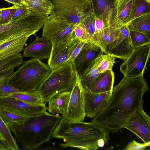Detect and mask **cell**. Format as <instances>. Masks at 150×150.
I'll return each mask as SVG.
<instances>
[{
  "label": "cell",
  "instance_id": "obj_14",
  "mask_svg": "<svg viewBox=\"0 0 150 150\" xmlns=\"http://www.w3.org/2000/svg\"><path fill=\"white\" fill-rule=\"evenodd\" d=\"M0 108H3L28 117L46 112L45 105L27 103L7 96H0Z\"/></svg>",
  "mask_w": 150,
  "mask_h": 150
},
{
  "label": "cell",
  "instance_id": "obj_16",
  "mask_svg": "<svg viewBox=\"0 0 150 150\" xmlns=\"http://www.w3.org/2000/svg\"><path fill=\"white\" fill-rule=\"evenodd\" d=\"M120 33L113 42L108 54L116 58L125 59L132 51L127 25H124L119 28Z\"/></svg>",
  "mask_w": 150,
  "mask_h": 150
},
{
  "label": "cell",
  "instance_id": "obj_21",
  "mask_svg": "<svg viewBox=\"0 0 150 150\" xmlns=\"http://www.w3.org/2000/svg\"><path fill=\"white\" fill-rule=\"evenodd\" d=\"M71 91L62 92L53 96L48 102V112L52 114L62 115L67 108Z\"/></svg>",
  "mask_w": 150,
  "mask_h": 150
},
{
  "label": "cell",
  "instance_id": "obj_8",
  "mask_svg": "<svg viewBox=\"0 0 150 150\" xmlns=\"http://www.w3.org/2000/svg\"><path fill=\"white\" fill-rule=\"evenodd\" d=\"M150 52V43L133 49L120 66V72L124 76L143 78L149 59Z\"/></svg>",
  "mask_w": 150,
  "mask_h": 150
},
{
  "label": "cell",
  "instance_id": "obj_23",
  "mask_svg": "<svg viewBox=\"0 0 150 150\" xmlns=\"http://www.w3.org/2000/svg\"><path fill=\"white\" fill-rule=\"evenodd\" d=\"M120 33L119 28L109 26L103 30L98 45L105 54H108L114 40Z\"/></svg>",
  "mask_w": 150,
  "mask_h": 150
},
{
  "label": "cell",
  "instance_id": "obj_37",
  "mask_svg": "<svg viewBox=\"0 0 150 150\" xmlns=\"http://www.w3.org/2000/svg\"><path fill=\"white\" fill-rule=\"evenodd\" d=\"M74 32L75 36L80 40L85 43L91 42L89 35L82 23H80L76 25Z\"/></svg>",
  "mask_w": 150,
  "mask_h": 150
},
{
  "label": "cell",
  "instance_id": "obj_39",
  "mask_svg": "<svg viewBox=\"0 0 150 150\" xmlns=\"http://www.w3.org/2000/svg\"><path fill=\"white\" fill-rule=\"evenodd\" d=\"M31 12L24 4L19 5L12 18V22H14L29 15Z\"/></svg>",
  "mask_w": 150,
  "mask_h": 150
},
{
  "label": "cell",
  "instance_id": "obj_13",
  "mask_svg": "<svg viewBox=\"0 0 150 150\" xmlns=\"http://www.w3.org/2000/svg\"><path fill=\"white\" fill-rule=\"evenodd\" d=\"M123 128L133 133L144 143H150V117L143 109L134 112Z\"/></svg>",
  "mask_w": 150,
  "mask_h": 150
},
{
  "label": "cell",
  "instance_id": "obj_35",
  "mask_svg": "<svg viewBox=\"0 0 150 150\" xmlns=\"http://www.w3.org/2000/svg\"><path fill=\"white\" fill-rule=\"evenodd\" d=\"M96 16L92 8L81 23L85 26L92 42L95 30Z\"/></svg>",
  "mask_w": 150,
  "mask_h": 150
},
{
  "label": "cell",
  "instance_id": "obj_6",
  "mask_svg": "<svg viewBox=\"0 0 150 150\" xmlns=\"http://www.w3.org/2000/svg\"><path fill=\"white\" fill-rule=\"evenodd\" d=\"M49 16L31 11L28 16L0 25V41L22 35L29 37L43 28Z\"/></svg>",
  "mask_w": 150,
  "mask_h": 150
},
{
  "label": "cell",
  "instance_id": "obj_12",
  "mask_svg": "<svg viewBox=\"0 0 150 150\" xmlns=\"http://www.w3.org/2000/svg\"><path fill=\"white\" fill-rule=\"evenodd\" d=\"M103 53H104L102 49L95 43L90 42L85 44L72 63L74 70L77 73L80 78L96 59Z\"/></svg>",
  "mask_w": 150,
  "mask_h": 150
},
{
  "label": "cell",
  "instance_id": "obj_1",
  "mask_svg": "<svg viewBox=\"0 0 150 150\" xmlns=\"http://www.w3.org/2000/svg\"><path fill=\"white\" fill-rule=\"evenodd\" d=\"M148 89L143 78L124 76L113 88L107 105L91 121L110 133L118 131L134 112L143 109V96Z\"/></svg>",
  "mask_w": 150,
  "mask_h": 150
},
{
  "label": "cell",
  "instance_id": "obj_40",
  "mask_svg": "<svg viewBox=\"0 0 150 150\" xmlns=\"http://www.w3.org/2000/svg\"><path fill=\"white\" fill-rule=\"evenodd\" d=\"M150 143H141L135 140L129 142L123 149L125 150H143L150 146Z\"/></svg>",
  "mask_w": 150,
  "mask_h": 150
},
{
  "label": "cell",
  "instance_id": "obj_4",
  "mask_svg": "<svg viewBox=\"0 0 150 150\" xmlns=\"http://www.w3.org/2000/svg\"><path fill=\"white\" fill-rule=\"evenodd\" d=\"M9 78L8 84L21 91H37L50 74L48 65L34 58L24 62Z\"/></svg>",
  "mask_w": 150,
  "mask_h": 150
},
{
  "label": "cell",
  "instance_id": "obj_38",
  "mask_svg": "<svg viewBox=\"0 0 150 150\" xmlns=\"http://www.w3.org/2000/svg\"><path fill=\"white\" fill-rule=\"evenodd\" d=\"M107 28L103 21L96 17L95 30L92 42L98 45L104 29Z\"/></svg>",
  "mask_w": 150,
  "mask_h": 150
},
{
  "label": "cell",
  "instance_id": "obj_18",
  "mask_svg": "<svg viewBox=\"0 0 150 150\" xmlns=\"http://www.w3.org/2000/svg\"><path fill=\"white\" fill-rule=\"evenodd\" d=\"M29 37L22 35L0 40V61L20 53Z\"/></svg>",
  "mask_w": 150,
  "mask_h": 150
},
{
  "label": "cell",
  "instance_id": "obj_7",
  "mask_svg": "<svg viewBox=\"0 0 150 150\" xmlns=\"http://www.w3.org/2000/svg\"><path fill=\"white\" fill-rule=\"evenodd\" d=\"M53 7L49 19L60 16L75 23H81L92 8L90 0H49Z\"/></svg>",
  "mask_w": 150,
  "mask_h": 150
},
{
  "label": "cell",
  "instance_id": "obj_5",
  "mask_svg": "<svg viewBox=\"0 0 150 150\" xmlns=\"http://www.w3.org/2000/svg\"><path fill=\"white\" fill-rule=\"evenodd\" d=\"M76 80L72 63L67 62L52 70L50 74L37 91L45 105L54 95L62 92L71 91Z\"/></svg>",
  "mask_w": 150,
  "mask_h": 150
},
{
  "label": "cell",
  "instance_id": "obj_31",
  "mask_svg": "<svg viewBox=\"0 0 150 150\" xmlns=\"http://www.w3.org/2000/svg\"><path fill=\"white\" fill-rule=\"evenodd\" d=\"M0 133L11 150H18L19 149L8 125L5 123L0 116Z\"/></svg>",
  "mask_w": 150,
  "mask_h": 150
},
{
  "label": "cell",
  "instance_id": "obj_32",
  "mask_svg": "<svg viewBox=\"0 0 150 150\" xmlns=\"http://www.w3.org/2000/svg\"><path fill=\"white\" fill-rule=\"evenodd\" d=\"M129 37L132 49L150 43V35L139 32L129 30Z\"/></svg>",
  "mask_w": 150,
  "mask_h": 150
},
{
  "label": "cell",
  "instance_id": "obj_42",
  "mask_svg": "<svg viewBox=\"0 0 150 150\" xmlns=\"http://www.w3.org/2000/svg\"><path fill=\"white\" fill-rule=\"evenodd\" d=\"M11 150L5 140L0 139V150Z\"/></svg>",
  "mask_w": 150,
  "mask_h": 150
},
{
  "label": "cell",
  "instance_id": "obj_29",
  "mask_svg": "<svg viewBox=\"0 0 150 150\" xmlns=\"http://www.w3.org/2000/svg\"><path fill=\"white\" fill-rule=\"evenodd\" d=\"M150 13V0H134L133 5L127 23L142 15Z\"/></svg>",
  "mask_w": 150,
  "mask_h": 150
},
{
  "label": "cell",
  "instance_id": "obj_36",
  "mask_svg": "<svg viewBox=\"0 0 150 150\" xmlns=\"http://www.w3.org/2000/svg\"><path fill=\"white\" fill-rule=\"evenodd\" d=\"M18 5H13L11 7L0 8V25L12 21V17Z\"/></svg>",
  "mask_w": 150,
  "mask_h": 150
},
{
  "label": "cell",
  "instance_id": "obj_9",
  "mask_svg": "<svg viewBox=\"0 0 150 150\" xmlns=\"http://www.w3.org/2000/svg\"><path fill=\"white\" fill-rule=\"evenodd\" d=\"M76 82L71 91L67 110L62 115V117L69 122L83 121L86 116L85 91L82 86L77 73Z\"/></svg>",
  "mask_w": 150,
  "mask_h": 150
},
{
  "label": "cell",
  "instance_id": "obj_45",
  "mask_svg": "<svg viewBox=\"0 0 150 150\" xmlns=\"http://www.w3.org/2000/svg\"><path fill=\"white\" fill-rule=\"evenodd\" d=\"M0 139H3V140H5V139H4V137L2 136V135L0 133Z\"/></svg>",
  "mask_w": 150,
  "mask_h": 150
},
{
  "label": "cell",
  "instance_id": "obj_10",
  "mask_svg": "<svg viewBox=\"0 0 150 150\" xmlns=\"http://www.w3.org/2000/svg\"><path fill=\"white\" fill-rule=\"evenodd\" d=\"M77 24L62 17L57 16L49 19L43 27L42 37L52 42H59L71 38Z\"/></svg>",
  "mask_w": 150,
  "mask_h": 150
},
{
  "label": "cell",
  "instance_id": "obj_20",
  "mask_svg": "<svg viewBox=\"0 0 150 150\" xmlns=\"http://www.w3.org/2000/svg\"><path fill=\"white\" fill-rule=\"evenodd\" d=\"M96 17L100 18L106 27L109 23L112 12L117 6V0H90Z\"/></svg>",
  "mask_w": 150,
  "mask_h": 150
},
{
  "label": "cell",
  "instance_id": "obj_11",
  "mask_svg": "<svg viewBox=\"0 0 150 150\" xmlns=\"http://www.w3.org/2000/svg\"><path fill=\"white\" fill-rule=\"evenodd\" d=\"M74 33L66 40L52 42L51 53L47 61L51 70L59 68L66 64L75 45L79 41Z\"/></svg>",
  "mask_w": 150,
  "mask_h": 150
},
{
  "label": "cell",
  "instance_id": "obj_44",
  "mask_svg": "<svg viewBox=\"0 0 150 150\" xmlns=\"http://www.w3.org/2000/svg\"><path fill=\"white\" fill-rule=\"evenodd\" d=\"M125 0H117V6Z\"/></svg>",
  "mask_w": 150,
  "mask_h": 150
},
{
  "label": "cell",
  "instance_id": "obj_30",
  "mask_svg": "<svg viewBox=\"0 0 150 150\" xmlns=\"http://www.w3.org/2000/svg\"><path fill=\"white\" fill-rule=\"evenodd\" d=\"M0 116L7 125L10 123H21L29 117L6 109L0 108Z\"/></svg>",
  "mask_w": 150,
  "mask_h": 150
},
{
  "label": "cell",
  "instance_id": "obj_2",
  "mask_svg": "<svg viewBox=\"0 0 150 150\" xmlns=\"http://www.w3.org/2000/svg\"><path fill=\"white\" fill-rule=\"evenodd\" d=\"M110 132L92 121L69 122L62 117L55 128L52 138L63 140V148L96 150L107 144Z\"/></svg>",
  "mask_w": 150,
  "mask_h": 150
},
{
  "label": "cell",
  "instance_id": "obj_27",
  "mask_svg": "<svg viewBox=\"0 0 150 150\" xmlns=\"http://www.w3.org/2000/svg\"><path fill=\"white\" fill-rule=\"evenodd\" d=\"M12 68L0 73V96H9L14 93L21 91L8 84V80L14 72Z\"/></svg>",
  "mask_w": 150,
  "mask_h": 150
},
{
  "label": "cell",
  "instance_id": "obj_3",
  "mask_svg": "<svg viewBox=\"0 0 150 150\" xmlns=\"http://www.w3.org/2000/svg\"><path fill=\"white\" fill-rule=\"evenodd\" d=\"M62 117L48 111L29 117L21 123L8 125L18 141L25 149H34L48 142Z\"/></svg>",
  "mask_w": 150,
  "mask_h": 150
},
{
  "label": "cell",
  "instance_id": "obj_24",
  "mask_svg": "<svg viewBox=\"0 0 150 150\" xmlns=\"http://www.w3.org/2000/svg\"><path fill=\"white\" fill-rule=\"evenodd\" d=\"M126 24L130 31H137L150 35V13L136 18Z\"/></svg>",
  "mask_w": 150,
  "mask_h": 150
},
{
  "label": "cell",
  "instance_id": "obj_34",
  "mask_svg": "<svg viewBox=\"0 0 150 150\" xmlns=\"http://www.w3.org/2000/svg\"><path fill=\"white\" fill-rule=\"evenodd\" d=\"M23 58L20 53L18 54L0 61V73L15 68L22 64Z\"/></svg>",
  "mask_w": 150,
  "mask_h": 150
},
{
  "label": "cell",
  "instance_id": "obj_41",
  "mask_svg": "<svg viewBox=\"0 0 150 150\" xmlns=\"http://www.w3.org/2000/svg\"><path fill=\"white\" fill-rule=\"evenodd\" d=\"M86 43L79 40L76 45L69 57L68 62L73 63L74 59L79 54Z\"/></svg>",
  "mask_w": 150,
  "mask_h": 150
},
{
  "label": "cell",
  "instance_id": "obj_22",
  "mask_svg": "<svg viewBox=\"0 0 150 150\" xmlns=\"http://www.w3.org/2000/svg\"><path fill=\"white\" fill-rule=\"evenodd\" d=\"M114 79V74L112 70L101 73L88 91L95 93H101L112 90Z\"/></svg>",
  "mask_w": 150,
  "mask_h": 150
},
{
  "label": "cell",
  "instance_id": "obj_25",
  "mask_svg": "<svg viewBox=\"0 0 150 150\" xmlns=\"http://www.w3.org/2000/svg\"><path fill=\"white\" fill-rule=\"evenodd\" d=\"M31 11L42 15L49 16L53 5L49 0H23Z\"/></svg>",
  "mask_w": 150,
  "mask_h": 150
},
{
  "label": "cell",
  "instance_id": "obj_43",
  "mask_svg": "<svg viewBox=\"0 0 150 150\" xmlns=\"http://www.w3.org/2000/svg\"><path fill=\"white\" fill-rule=\"evenodd\" d=\"M15 5H21L24 4L23 0H4Z\"/></svg>",
  "mask_w": 150,
  "mask_h": 150
},
{
  "label": "cell",
  "instance_id": "obj_19",
  "mask_svg": "<svg viewBox=\"0 0 150 150\" xmlns=\"http://www.w3.org/2000/svg\"><path fill=\"white\" fill-rule=\"evenodd\" d=\"M134 0H125L112 11L110 20V26L119 28L126 24L131 13Z\"/></svg>",
  "mask_w": 150,
  "mask_h": 150
},
{
  "label": "cell",
  "instance_id": "obj_15",
  "mask_svg": "<svg viewBox=\"0 0 150 150\" xmlns=\"http://www.w3.org/2000/svg\"><path fill=\"white\" fill-rule=\"evenodd\" d=\"M112 91L101 93L85 91L86 116L93 118L104 108L109 101Z\"/></svg>",
  "mask_w": 150,
  "mask_h": 150
},
{
  "label": "cell",
  "instance_id": "obj_17",
  "mask_svg": "<svg viewBox=\"0 0 150 150\" xmlns=\"http://www.w3.org/2000/svg\"><path fill=\"white\" fill-rule=\"evenodd\" d=\"M34 35L35 39L23 49V57L40 60L49 58L52 50V42L46 38L39 37L35 34Z\"/></svg>",
  "mask_w": 150,
  "mask_h": 150
},
{
  "label": "cell",
  "instance_id": "obj_26",
  "mask_svg": "<svg viewBox=\"0 0 150 150\" xmlns=\"http://www.w3.org/2000/svg\"><path fill=\"white\" fill-rule=\"evenodd\" d=\"M98 57L80 78L82 86L85 91H88L100 74L98 72L97 69L98 62Z\"/></svg>",
  "mask_w": 150,
  "mask_h": 150
},
{
  "label": "cell",
  "instance_id": "obj_28",
  "mask_svg": "<svg viewBox=\"0 0 150 150\" xmlns=\"http://www.w3.org/2000/svg\"><path fill=\"white\" fill-rule=\"evenodd\" d=\"M8 96L31 104L44 105L41 98L37 91H20L12 93Z\"/></svg>",
  "mask_w": 150,
  "mask_h": 150
},
{
  "label": "cell",
  "instance_id": "obj_33",
  "mask_svg": "<svg viewBox=\"0 0 150 150\" xmlns=\"http://www.w3.org/2000/svg\"><path fill=\"white\" fill-rule=\"evenodd\" d=\"M98 62L97 69L99 74L103 73L108 70H112L113 65L115 62L116 58L113 55L104 53L98 57Z\"/></svg>",
  "mask_w": 150,
  "mask_h": 150
}]
</instances>
